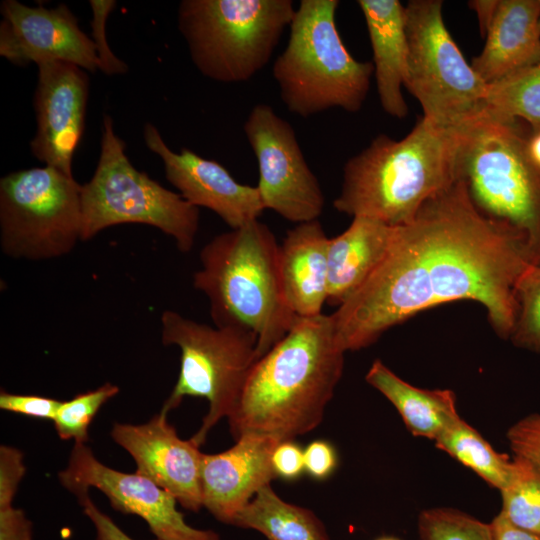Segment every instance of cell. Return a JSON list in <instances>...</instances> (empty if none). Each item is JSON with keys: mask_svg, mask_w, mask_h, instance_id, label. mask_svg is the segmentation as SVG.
Instances as JSON below:
<instances>
[{"mask_svg": "<svg viewBox=\"0 0 540 540\" xmlns=\"http://www.w3.org/2000/svg\"><path fill=\"white\" fill-rule=\"evenodd\" d=\"M279 244L259 220L212 238L200 251L193 286L209 300L217 327H238L257 337L258 359L293 327L280 278Z\"/></svg>", "mask_w": 540, "mask_h": 540, "instance_id": "obj_4", "label": "cell"}, {"mask_svg": "<svg viewBox=\"0 0 540 540\" xmlns=\"http://www.w3.org/2000/svg\"><path fill=\"white\" fill-rule=\"evenodd\" d=\"M62 402L45 396L0 392V409L39 419L53 421Z\"/></svg>", "mask_w": 540, "mask_h": 540, "instance_id": "obj_33", "label": "cell"}, {"mask_svg": "<svg viewBox=\"0 0 540 540\" xmlns=\"http://www.w3.org/2000/svg\"><path fill=\"white\" fill-rule=\"evenodd\" d=\"M469 4L478 15L482 34H486L489 24L495 14L498 1H471Z\"/></svg>", "mask_w": 540, "mask_h": 540, "instance_id": "obj_40", "label": "cell"}, {"mask_svg": "<svg viewBox=\"0 0 540 540\" xmlns=\"http://www.w3.org/2000/svg\"><path fill=\"white\" fill-rule=\"evenodd\" d=\"M58 479L77 498L91 487L100 490L115 510L143 519L157 539L220 540L213 530L188 525L169 492L136 472L124 473L104 465L86 444L74 443L68 465L58 473Z\"/></svg>", "mask_w": 540, "mask_h": 540, "instance_id": "obj_13", "label": "cell"}, {"mask_svg": "<svg viewBox=\"0 0 540 540\" xmlns=\"http://www.w3.org/2000/svg\"><path fill=\"white\" fill-rule=\"evenodd\" d=\"M82 185L44 166L0 180V244L14 259L49 260L69 254L81 240Z\"/></svg>", "mask_w": 540, "mask_h": 540, "instance_id": "obj_11", "label": "cell"}, {"mask_svg": "<svg viewBox=\"0 0 540 540\" xmlns=\"http://www.w3.org/2000/svg\"><path fill=\"white\" fill-rule=\"evenodd\" d=\"M295 11L291 0H183L178 28L202 75L246 82L268 64Z\"/></svg>", "mask_w": 540, "mask_h": 540, "instance_id": "obj_6", "label": "cell"}, {"mask_svg": "<svg viewBox=\"0 0 540 540\" xmlns=\"http://www.w3.org/2000/svg\"><path fill=\"white\" fill-rule=\"evenodd\" d=\"M0 540H32V523L23 510L0 506Z\"/></svg>", "mask_w": 540, "mask_h": 540, "instance_id": "obj_38", "label": "cell"}, {"mask_svg": "<svg viewBox=\"0 0 540 540\" xmlns=\"http://www.w3.org/2000/svg\"><path fill=\"white\" fill-rule=\"evenodd\" d=\"M330 315L299 317L253 365L227 418L232 436L293 440L316 428L344 368Z\"/></svg>", "mask_w": 540, "mask_h": 540, "instance_id": "obj_2", "label": "cell"}, {"mask_svg": "<svg viewBox=\"0 0 540 540\" xmlns=\"http://www.w3.org/2000/svg\"><path fill=\"white\" fill-rule=\"evenodd\" d=\"M509 483L502 489L501 513L514 526L540 536V468L514 454Z\"/></svg>", "mask_w": 540, "mask_h": 540, "instance_id": "obj_27", "label": "cell"}, {"mask_svg": "<svg viewBox=\"0 0 540 540\" xmlns=\"http://www.w3.org/2000/svg\"><path fill=\"white\" fill-rule=\"evenodd\" d=\"M365 380L394 405L414 436L435 441L460 417L456 395L452 390H430L413 386L397 376L381 360L372 363Z\"/></svg>", "mask_w": 540, "mask_h": 540, "instance_id": "obj_23", "label": "cell"}, {"mask_svg": "<svg viewBox=\"0 0 540 540\" xmlns=\"http://www.w3.org/2000/svg\"><path fill=\"white\" fill-rule=\"evenodd\" d=\"M83 513L92 522L96 530V540H134L127 535L111 517L103 513L89 496V492L77 498ZM160 540V539H155Z\"/></svg>", "mask_w": 540, "mask_h": 540, "instance_id": "obj_37", "label": "cell"}, {"mask_svg": "<svg viewBox=\"0 0 540 540\" xmlns=\"http://www.w3.org/2000/svg\"><path fill=\"white\" fill-rule=\"evenodd\" d=\"M37 66V127L30 148L45 166L73 176L72 159L85 127L89 79L84 69L72 63L48 61Z\"/></svg>", "mask_w": 540, "mask_h": 540, "instance_id": "obj_15", "label": "cell"}, {"mask_svg": "<svg viewBox=\"0 0 540 540\" xmlns=\"http://www.w3.org/2000/svg\"><path fill=\"white\" fill-rule=\"evenodd\" d=\"M143 134L147 148L161 158L167 180L193 206L213 211L231 229L258 220L265 210L258 188L239 183L220 163L188 148L172 151L151 123Z\"/></svg>", "mask_w": 540, "mask_h": 540, "instance_id": "obj_17", "label": "cell"}, {"mask_svg": "<svg viewBox=\"0 0 540 540\" xmlns=\"http://www.w3.org/2000/svg\"><path fill=\"white\" fill-rule=\"evenodd\" d=\"M527 152L533 163L540 167V132H531L527 140Z\"/></svg>", "mask_w": 540, "mask_h": 540, "instance_id": "obj_41", "label": "cell"}, {"mask_svg": "<svg viewBox=\"0 0 540 540\" xmlns=\"http://www.w3.org/2000/svg\"><path fill=\"white\" fill-rule=\"evenodd\" d=\"M435 445L500 491L510 481L512 460L506 454L495 451L482 435L461 417L436 438Z\"/></svg>", "mask_w": 540, "mask_h": 540, "instance_id": "obj_25", "label": "cell"}, {"mask_svg": "<svg viewBox=\"0 0 540 540\" xmlns=\"http://www.w3.org/2000/svg\"><path fill=\"white\" fill-rule=\"evenodd\" d=\"M26 472L23 453L12 446L0 447V506L13 505L19 484Z\"/></svg>", "mask_w": 540, "mask_h": 540, "instance_id": "obj_34", "label": "cell"}, {"mask_svg": "<svg viewBox=\"0 0 540 540\" xmlns=\"http://www.w3.org/2000/svg\"><path fill=\"white\" fill-rule=\"evenodd\" d=\"M486 114L502 120H522L531 132H540V60L488 84Z\"/></svg>", "mask_w": 540, "mask_h": 540, "instance_id": "obj_26", "label": "cell"}, {"mask_svg": "<svg viewBox=\"0 0 540 540\" xmlns=\"http://www.w3.org/2000/svg\"><path fill=\"white\" fill-rule=\"evenodd\" d=\"M0 55L17 65L62 61L84 70H99L90 36L65 4L53 9L30 7L16 0L1 3Z\"/></svg>", "mask_w": 540, "mask_h": 540, "instance_id": "obj_14", "label": "cell"}, {"mask_svg": "<svg viewBox=\"0 0 540 540\" xmlns=\"http://www.w3.org/2000/svg\"><path fill=\"white\" fill-rule=\"evenodd\" d=\"M160 321L163 345L180 349L178 379L160 412L177 408L186 396L207 399L208 412L191 437L200 447L210 430L234 410L258 360L257 337L243 328L199 323L173 310L163 311Z\"/></svg>", "mask_w": 540, "mask_h": 540, "instance_id": "obj_9", "label": "cell"}, {"mask_svg": "<svg viewBox=\"0 0 540 540\" xmlns=\"http://www.w3.org/2000/svg\"><path fill=\"white\" fill-rule=\"evenodd\" d=\"M111 437L136 463V473L175 497L185 509L202 507L201 464L204 453L194 441L181 439L159 412L143 424L114 423Z\"/></svg>", "mask_w": 540, "mask_h": 540, "instance_id": "obj_16", "label": "cell"}, {"mask_svg": "<svg viewBox=\"0 0 540 540\" xmlns=\"http://www.w3.org/2000/svg\"><path fill=\"white\" fill-rule=\"evenodd\" d=\"M471 66L488 85L540 60V0H499Z\"/></svg>", "mask_w": 540, "mask_h": 540, "instance_id": "obj_19", "label": "cell"}, {"mask_svg": "<svg viewBox=\"0 0 540 540\" xmlns=\"http://www.w3.org/2000/svg\"><path fill=\"white\" fill-rule=\"evenodd\" d=\"M517 315L509 340L540 354V264L530 265L515 284Z\"/></svg>", "mask_w": 540, "mask_h": 540, "instance_id": "obj_28", "label": "cell"}, {"mask_svg": "<svg viewBox=\"0 0 540 540\" xmlns=\"http://www.w3.org/2000/svg\"><path fill=\"white\" fill-rule=\"evenodd\" d=\"M338 0H302L290 23L285 49L272 74L287 109L310 117L331 108L359 111L374 73L372 62L356 60L336 25Z\"/></svg>", "mask_w": 540, "mask_h": 540, "instance_id": "obj_5", "label": "cell"}, {"mask_svg": "<svg viewBox=\"0 0 540 540\" xmlns=\"http://www.w3.org/2000/svg\"><path fill=\"white\" fill-rule=\"evenodd\" d=\"M328 244L317 219L297 224L279 246L283 295L297 317L318 316L327 303Z\"/></svg>", "mask_w": 540, "mask_h": 540, "instance_id": "obj_20", "label": "cell"}, {"mask_svg": "<svg viewBox=\"0 0 540 540\" xmlns=\"http://www.w3.org/2000/svg\"><path fill=\"white\" fill-rule=\"evenodd\" d=\"M258 163V191L265 209L297 224L317 220L325 197L290 123L267 104L255 105L243 125Z\"/></svg>", "mask_w": 540, "mask_h": 540, "instance_id": "obj_12", "label": "cell"}, {"mask_svg": "<svg viewBox=\"0 0 540 540\" xmlns=\"http://www.w3.org/2000/svg\"><path fill=\"white\" fill-rule=\"evenodd\" d=\"M275 438L247 434L217 454H204L201 464L202 503L218 521L232 525L256 493L276 478L271 457Z\"/></svg>", "mask_w": 540, "mask_h": 540, "instance_id": "obj_18", "label": "cell"}, {"mask_svg": "<svg viewBox=\"0 0 540 540\" xmlns=\"http://www.w3.org/2000/svg\"><path fill=\"white\" fill-rule=\"evenodd\" d=\"M81 200V241L115 225L136 223L172 237L182 253L193 248L199 208L132 165L109 115L103 117L99 160L92 178L82 185Z\"/></svg>", "mask_w": 540, "mask_h": 540, "instance_id": "obj_8", "label": "cell"}, {"mask_svg": "<svg viewBox=\"0 0 540 540\" xmlns=\"http://www.w3.org/2000/svg\"><path fill=\"white\" fill-rule=\"evenodd\" d=\"M507 439L514 454L523 456L540 468V414H530L513 424Z\"/></svg>", "mask_w": 540, "mask_h": 540, "instance_id": "obj_32", "label": "cell"}, {"mask_svg": "<svg viewBox=\"0 0 540 540\" xmlns=\"http://www.w3.org/2000/svg\"><path fill=\"white\" fill-rule=\"evenodd\" d=\"M530 134L519 120L487 114L468 125L459 154V180L482 213L527 235L540 264V167L527 152Z\"/></svg>", "mask_w": 540, "mask_h": 540, "instance_id": "obj_7", "label": "cell"}, {"mask_svg": "<svg viewBox=\"0 0 540 540\" xmlns=\"http://www.w3.org/2000/svg\"><path fill=\"white\" fill-rule=\"evenodd\" d=\"M494 540H540V536L514 526L500 512L490 523Z\"/></svg>", "mask_w": 540, "mask_h": 540, "instance_id": "obj_39", "label": "cell"}, {"mask_svg": "<svg viewBox=\"0 0 540 540\" xmlns=\"http://www.w3.org/2000/svg\"><path fill=\"white\" fill-rule=\"evenodd\" d=\"M466 127H445L422 116L400 140L378 135L345 163L334 208L392 227L411 222L425 202L459 181Z\"/></svg>", "mask_w": 540, "mask_h": 540, "instance_id": "obj_3", "label": "cell"}, {"mask_svg": "<svg viewBox=\"0 0 540 540\" xmlns=\"http://www.w3.org/2000/svg\"><path fill=\"white\" fill-rule=\"evenodd\" d=\"M232 525L254 529L268 540H330L325 526L311 510L284 501L271 484L256 493Z\"/></svg>", "mask_w": 540, "mask_h": 540, "instance_id": "obj_24", "label": "cell"}, {"mask_svg": "<svg viewBox=\"0 0 540 540\" xmlns=\"http://www.w3.org/2000/svg\"><path fill=\"white\" fill-rule=\"evenodd\" d=\"M373 51V68L380 104L395 118L408 107L402 94L408 69L405 6L398 0H359Z\"/></svg>", "mask_w": 540, "mask_h": 540, "instance_id": "obj_21", "label": "cell"}, {"mask_svg": "<svg viewBox=\"0 0 540 540\" xmlns=\"http://www.w3.org/2000/svg\"><path fill=\"white\" fill-rule=\"evenodd\" d=\"M418 531L421 540H494L490 523L452 508L423 510Z\"/></svg>", "mask_w": 540, "mask_h": 540, "instance_id": "obj_30", "label": "cell"}, {"mask_svg": "<svg viewBox=\"0 0 540 540\" xmlns=\"http://www.w3.org/2000/svg\"><path fill=\"white\" fill-rule=\"evenodd\" d=\"M532 264L527 235L482 213L459 180L394 227L383 261L330 315L336 341L344 352L357 351L421 311L460 300L480 303L495 333L509 339L515 284Z\"/></svg>", "mask_w": 540, "mask_h": 540, "instance_id": "obj_1", "label": "cell"}, {"mask_svg": "<svg viewBox=\"0 0 540 540\" xmlns=\"http://www.w3.org/2000/svg\"><path fill=\"white\" fill-rule=\"evenodd\" d=\"M271 462L276 477L284 480H295L305 471L304 450L293 440L280 441Z\"/></svg>", "mask_w": 540, "mask_h": 540, "instance_id": "obj_36", "label": "cell"}, {"mask_svg": "<svg viewBox=\"0 0 540 540\" xmlns=\"http://www.w3.org/2000/svg\"><path fill=\"white\" fill-rule=\"evenodd\" d=\"M394 227L357 216L341 234L329 238L327 303L341 306L369 279L385 258Z\"/></svg>", "mask_w": 540, "mask_h": 540, "instance_id": "obj_22", "label": "cell"}, {"mask_svg": "<svg viewBox=\"0 0 540 540\" xmlns=\"http://www.w3.org/2000/svg\"><path fill=\"white\" fill-rule=\"evenodd\" d=\"M119 393V387L106 382L100 387L63 401L53 419L55 430L62 440L73 439L86 444L88 428L100 408Z\"/></svg>", "mask_w": 540, "mask_h": 540, "instance_id": "obj_29", "label": "cell"}, {"mask_svg": "<svg viewBox=\"0 0 540 540\" xmlns=\"http://www.w3.org/2000/svg\"><path fill=\"white\" fill-rule=\"evenodd\" d=\"M337 464V452L326 440H315L304 449L305 472L316 480H325L330 477Z\"/></svg>", "mask_w": 540, "mask_h": 540, "instance_id": "obj_35", "label": "cell"}, {"mask_svg": "<svg viewBox=\"0 0 540 540\" xmlns=\"http://www.w3.org/2000/svg\"><path fill=\"white\" fill-rule=\"evenodd\" d=\"M376 540H399V539H397L395 537H392V536H383V537H380V538H378Z\"/></svg>", "mask_w": 540, "mask_h": 540, "instance_id": "obj_42", "label": "cell"}, {"mask_svg": "<svg viewBox=\"0 0 540 540\" xmlns=\"http://www.w3.org/2000/svg\"><path fill=\"white\" fill-rule=\"evenodd\" d=\"M440 0H411L405 6L408 69L405 88L423 117L464 128L486 114L488 85L469 64L446 28Z\"/></svg>", "mask_w": 540, "mask_h": 540, "instance_id": "obj_10", "label": "cell"}, {"mask_svg": "<svg viewBox=\"0 0 540 540\" xmlns=\"http://www.w3.org/2000/svg\"><path fill=\"white\" fill-rule=\"evenodd\" d=\"M89 4L92 11L90 37L99 59V70L109 76L125 73L128 66L113 53L106 37V23L116 6V1L90 0Z\"/></svg>", "mask_w": 540, "mask_h": 540, "instance_id": "obj_31", "label": "cell"}]
</instances>
